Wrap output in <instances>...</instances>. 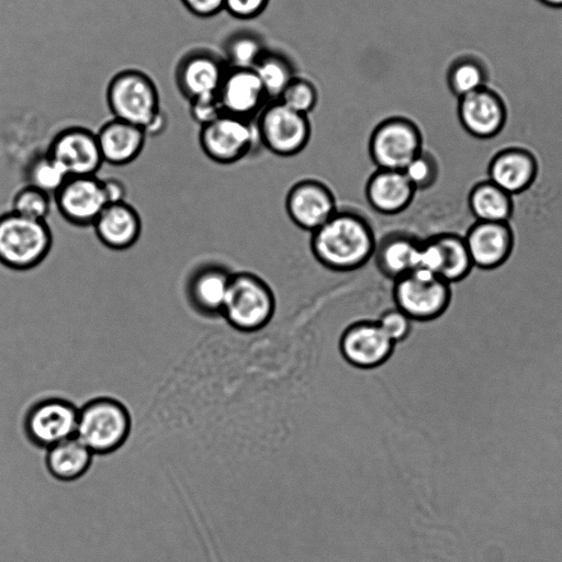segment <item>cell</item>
<instances>
[{
	"instance_id": "1",
	"label": "cell",
	"mask_w": 562,
	"mask_h": 562,
	"mask_svg": "<svg viewBox=\"0 0 562 562\" xmlns=\"http://www.w3.org/2000/svg\"><path fill=\"white\" fill-rule=\"evenodd\" d=\"M376 243L373 227L363 215L338 209L325 224L311 233L310 247L324 268L351 272L373 258Z\"/></svg>"
},
{
	"instance_id": "2",
	"label": "cell",
	"mask_w": 562,
	"mask_h": 562,
	"mask_svg": "<svg viewBox=\"0 0 562 562\" xmlns=\"http://www.w3.org/2000/svg\"><path fill=\"white\" fill-rule=\"evenodd\" d=\"M105 99L113 117L143 128L147 136L161 133L167 125L158 88L142 70L116 72L108 83Z\"/></svg>"
},
{
	"instance_id": "3",
	"label": "cell",
	"mask_w": 562,
	"mask_h": 562,
	"mask_svg": "<svg viewBox=\"0 0 562 562\" xmlns=\"http://www.w3.org/2000/svg\"><path fill=\"white\" fill-rule=\"evenodd\" d=\"M53 234L46 221L9 212L0 214V263L25 271L37 267L49 254Z\"/></svg>"
},
{
	"instance_id": "4",
	"label": "cell",
	"mask_w": 562,
	"mask_h": 562,
	"mask_svg": "<svg viewBox=\"0 0 562 562\" xmlns=\"http://www.w3.org/2000/svg\"><path fill=\"white\" fill-rule=\"evenodd\" d=\"M276 312L270 285L251 272L232 274L222 317L236 330L254 333L269 324Z\"/></svg>"
},
{
	"instance_id": "5",
	"label": "cell",
	"mask_w": 562,
	"mask_h": 562,
	"mask_svg": "<svg viewBox=\"0 0 562 562\" xmlns=\"http://www.w3.org/2000/svg\"><path fill=\"white\" fill-rule=\"evenodd\" d=\"M131 425L130 413L120 401L98 397L79 409L75 436L92 453L105 454L126 441Z\"/></svg>"
},
{
	"instance_id": "6",
	"label": "cell",
	"mask_w": 562,
	"mask_h": 562,
	"mask_svg": "<svg viewBox=\"0 0 562 562\" xmlns=\"http://www.w3.org/2000/svg\"><path fill=\"white\" fill-rule=\"evenodd\" d=\"M392 297L413 322H429L448 310L452 290L439 276L416 269L393 281Z\"/></svg>"
},
{
	"instance_id": "7",
	"label": "cell",
	"mask_w": 562,
	"mask_h": 562,
	"mask_svg": "<svg viewBox=\"0 0 562 562\" xmlns=\"http://www.w3.org/2000/svg\"><path fill=\"white\" fill-rule=\"evenodd\" d=\"M199 144L204 155L220 165H232L261 145L256 120L222 113L200 126Z\"/></svg>"
},
{
	"instance_id": "8",
	"label": "cell",
	"mask_w": 562,
	"mask_h": 562,
	"mask_svg": "<svg viewBox=\"0 0 562 562\" xmlns=\"http://www.w3.org/2000/svg\"><path fill=\"white\" fill-rule=\"evenodd\" d=\"M424 149L420 127L405 116L382 120L370 134L368 150L376 168L403 170Z\"/></svg>"
},
{
	"instance_id": "9",
	"label": "cell",
	"mask_w": 562,
	"mask_h": 562,
	"mask_svg": "<svg viewBox=\"0 0 562 562\" xmlns=\"http://www.w3.org/2000/svg\"><path fill=\"white\" fill-rule=\"evenodd\" d=\"M255 120L262 147L276 156H296L310 142L312 128L308 116L279 100L269 101Z\"/></svg>"
},
{
	"instance_id": "10",
	"label": "cell",
	"mask_w": 562,
	"mask_h": 562,
	"mask_svg": "<svg viewBox=\"0 0 562 562\" xmlns=\"http://www.w3.org/2000/svg\"><path fill=\"white\" fill-rule=\"evenodd\" d=\"M227 68L222 55L207 48H193L178 60L175 82L188 102L217 95Z\"/></svg>"
},
{
	"instance_id": "11",
	"label": "cell",
	"mask_w": 562,
	"mask_h": 562,
	"mask_svg": "<svg viewBox=\"0 0 562 562\" xmlns=\"http://www.w3.org/2000/svg\"><path fill=\"white\" fill-rule=\"evenodd\" d=\"M79 411L64 398L49 397L26 413L24 429L35 445L49 448L76 435Z\"/></svg>"
},
{
	"instance_id": "12",
	"label": "cell",
	"mask_w": 562,
	"mask_h": 562,
	"mask_svg": "<svg viewBox=\"0 0 562 562\" xmlns=\"http://www.w3.org/2000/svg\"><path fill=\"white\" fill-rule=\"evenodd\" d=\"M338 210L331 189L316 179L294 183L285 196V211L291 222L310 234L325 224Z\"/></svg>"
},
{
	"instance_id": "13",
	"label": "cell",
	"mask_w": 562,
	"mask_h": 562,
	"mask_svg": "<svg viewBox=\"0 0 562 562\" xmlns=\"http://www.w3.org/2000/svg\"><path fill=\"white\" fill-rule=\"evenodd\" d=\"M53 201L65 221L80 227L92 226L108 204L102 179L97 175L69 177Z\"/></svg>"
},
{
	"instance_id": "14",
	"label": "cell",
	"mask_w": 562,
	"mask_h": 562,
	"mask_svg": "<svg viewBox=\"0 0 562 562\" xmlns=\"http://www.w3.org/2000/svg\"><path fill=\"white\" fill-rule=\"evenodd\" d=\"M71 176L97 175L104 164L97 135L83 126H69L59 131L46 149Z\"/></svg>"
},
{
	"instance_id": "15",
	"label": "cell",
	"mask_w": 562,
	"mask_h": 562,
	"mask_svg": "<svg viewBox=\"0 0 562 562\" xmlns=\"http://www.w3.org/2000/svg\"><path fill=\"white\" fill-rule=\"evenodd\" d=\"M457 114L469 135L488 139L503 131L508 111L503 97L486 86L458 99Z\"/></svg>"
},
{
	"instance_id": "16",
	"label": "cell",
	"mask_w": 562,
	"mask_h": 562,
	"mask_svg": "<svg viewBox=\"0 0 562 562\" xmlns=\"http://www.w3.org/2000/svg\"><path fill=\"white\" fill-rule=\"evenodd\" d=\"M395 344L384 334L376 321H358L349 325L339 339L345 360L360 369H373L386 362Z\"/></svg>"
},
{
	"instance_id": "17",
	"label": "cell",
	"mask_w": 562,
	"mask_h": 562,
	"mask_svg": "<svg viewBox=\"0 0 562 562\" xmlns=\"http://www.w3.org/2000/svg\"><path fill=\"white\" fill-rule=\"evenodd\" d=\"M217 99L223 113L255 120L269 102L252 68H227Z\"/></svg>"
},
{
	"instance_id": "18",
	"label": "cell",
	"mask_w": 562,
	"mask_h": 562,
	"mask_svg": "<svg viewBox=\"0 0 562 562\" xmlns=\"http://www.w3.org/2000/svg\"><path fill=\"white\" fill-rule=\"evenodd\" d=\"M473 267L492 270L501 267L514 248L509 222H474L463 236Z\"/></svg>"
},
{
	"instance_id": "19",
	"label": "cell",
	"mask_w": 562,
	"mask_h": 562,
	"mask_svg": "<svg viewBox=\"0 0 562 562\" xmlns=\"http://www.w3.org/2000/svg\"><path fill=\"white\" fill-rule=\"evenodd\" d=\"M537 175L536 156L529 149L519 146L501 149L487 166V179L513 196L526 191Z\"/></svg>"
},
{
	"instance_id": "20",
	"label": "cell",
	"mask_w": 562,
	"mask_h": 562,
	"mask_svg": "<svg viewBox=\"0 0 562 562\" xmlns=\"http://www.w3.org/2000/svg\"><path fill=\"white\" fill-rule=\"evenodd\" d=\"M416 192L403 170L376 168L364 187L370 207L389 216L404 212L412 204Z\"/></svg>"
},
{
	"instance_id": "21",
	"label": "cell",
	"mask_w": 562,
	"mask_h": 562,
	"mask_svg": "<svg viewBox=\"0 0 562 562\" xmlns=\"http://www.w3.org/2000/svg\"><path fill=\"white\" fill-rule=\"evenodd\" d=\"M99 241L112 250L133 247L142 234V218L127 201L104 206L92 225Z\"/></svg>"
},
{
	"instance_id": "22",
	"label": "cell",
	"mask_w": 562,
	"mask_h": 562,
	"mask_svg": "<svg viewBox=\"0 0 562 562\" xmlns=\"http://www.w3.org/2000/svg\"><path fill=\"white\" fill-rule=\"evenodd\" d=\"M103 162L125 166L144 149L146 132L125 121L112 117L95 132Z\"/></svg>"
},
{
	"instance_id": "23",
	"label": "cell",
	"mask_w": 562,
	"mask_h": 562,
	"mask_svg": "<svg viewBox=\"0 0 562 562\" xmlns=\"http://www.w3.org/2000/svg\"><path fill=\"white\" fill-rule=\"evenodd\" d=\"M221 266H205L193 273L188 293L194 308L209 316H221L232 279Z\"/></svg>"
},
{
	"instance_id": "24",
	"label": "cell",
	"mask_w": 562,
	"mask_h": 562,
	"mask_svg": "<svg viewBox=\"0 0 562 562\" xmlns=\"http://www.w3.org/2000/svg\"><path fill=\"white\" fill-rule=\"evenodd\" d=\"M420 239L406 233H391L376 243L373 255L382 276L395 281L416 269Z\"/></svg>"
},
{
	"instance_id": "25",
	"label": "cell",
	"mask_w": 562,
	"mask_h": 562,
	"mask_svg": "<svg viewBox=\"0 0 562 562\" xmlns=\"http://www.w3.org/2000/svg\"><path fill=\"white\" fill-rule=\"evenodd\" d=\"M468 206L474 218L481 222H509L514 213L513 195L488 179L471 188Z\"/></svg>"
},
{
	"instance_id": "26",
	"label": "cell",
	"mask_w": 562,
	"mask_h": 562,
	"mask_svg": "<svg viewBox=\"0 0 562 562\" xmlns=\"http://www.w3.org/2000/svg\"><path fill=\"white\" fill-rule=\"evenodd\" d=\"M92 454L88 447L74 436L47 448L46 467L57 480L74 481L88 471Z\"/></svg>"
},
{
	"instance_id": "27",
	"label": "cell",
	"mask_w": 562,
	"mask_h": 562,
	"mask_svg": "<svg viewBox=\"0 0 562 562\" xmlns=\"http://www.w3.org/2000/svg\"><path fill=\"white\" fill-rule=\"evenodd\" d=\"M446 81L450 92L460 99L490 83L487 63L476 54L460 55L449 65Z\"/></svg>"
},
{
	"instance_id": "28",
	"label": "cell",
	"mask_w": 562,
	"mask_h": 562,
	"mask_svg": "<svg viewBox=\"0 0 562 562\" xmlns=\"http://www.w3.org/2000/svg\"><path fill=\"white\" fill-rule=\"evenodd\" d=\"M432 236L442 254V267L439 277L450 284L467 278L474 267L464 237L449 232Z\"/></svg>"
},
{
	"instance_id": "29",
	"label": "cell",
	"mask_w": 562,
	"mask_h": 562,
	"mask_svg": "<svg viewBox=\"0 0 562 562\" xmlns=\"http://www.w3.org/2000/svg\"><path fill=\"white\" fill-rule=\"evenodd\" d=\"M252 69L258 76L269 101L278 100L286 86L296 76L289 58L269 48Z\"/></svg>"
},
{
	"instance_id": "30",
	"label": "cell",
	"mask_w": 562,
	"mask_h": 562,
	"mask_svg": "<svg viewBox=\"0 0 562 562\" xmlns=\"http://www.w3.org/2000/svg\"><path fill=\"white\" fill-rule=\"evenodd\" d=\"M223 58L231 68H254L268 49L260 35L251 31H237L223 43Z\"/></svg>"
},
{
	"instance_id": "31",
	"label": "cell",
	"mask_w": 562,
	"mask_h": 562,
	"mask_svg": "<svg viewBox=\"0 0 562 562\" xmlns=\"http://www.w3.org/2000/svg\"><path fill=\"white\" fill-rule=\"evenodd\" d=\"M26 184L33 186L52 196L69 178L66 170L48 153L34 157L25 170Z\"/></svg>"
},
{
	"instance_id": "32",
	"label": "cell",
	"mask_w": 562,
	"mask_h": 562,
	"mask_svg": "<svg viewBox=\"0 0 562 562\" xmlns=\"http://www.w3.org/2000/svg\"><path fill=\"white\" fill-rule=\"evenodd\" d=\"M53 196L33 186L19 189L11 201V211L24 217L46 221L50 213Z\"/></svg>"
},
{
	"instance_id": "33",
	"label": "cell",
	"mask_w": 562,
	"mask_h": 562,
	"mask_svg": "<svg viewBox=\"0 0 562 562\" xmlns=\"http://www.w3.org/2000/svg\"><path fill=\"white\" fill-rule=\"evenodd\" d=\"M278 100L295 112L308 116L317 104L318 92L311 80L295 76Z\"/></svg>"
},
{
	"instance_id": "34",
	"label": "cell",
	"mask_w": 562,
	"mask_h": 562,
	"mask_svg": "<svg viewBox=\"0 0 562 562\" xmlns=\"http://www.w3.org/2000/svg\"><path fill=\"white\" fill-rule=\"evenodd\" d=\"M403 172L416 191H424L437 182L439 164L435 155L424 148L408 162Z\"/></svg>"
},
{
	"instance_id": "35",
	"label": "cell",
	"mask_w": 562,
	"mask_h": 562,
	"mask_svg": "<svg viewBox=\"0 0 562 562\" xmlns=\"http://www.w3.org/2000/svg\"><path fill=\"white\" fill-rule=\"evenodd\" d=\"M375 321L395 345L407 339L412 333L413 321L395 306L382 312Z\"/></svg>"
},
{
	"instance_id": "36",
	"label": "cell",
	"mask_w": 562,
	"mask_h": 562,
	"mask_svg": "<svg viewBox=\"0 0 562 562\" xmlns=\"http://www.w3.org/2000/svg\"><path fill=\"white\" fill-rule=\"evenodd\" d=\"M188 103L191 117L200 126L212 122L223 113L217 95L196 99Z\"/></svg>"
},
{
	"instance_id": "37",
	"label": "cell",
	"mask_w": 562,
	"mask_h": 562,
	"mask_svg": "<svg viewBox=\"0 0 562 562\" xmlns=\"http://www.w3.org/2000/svg\"><path fill=\"white\" fill-rule=\"evenodd\" d=\"M270 0H224V11L238 20H251L259 16Z\"/></svg>"
},
{
	"instance_id": "38",
	"label": "cell",
	"mask_w": 562,
	"mask_h": 562,
	"mask_svg": "<svg viewBox=\"0 0 562 562\" xmlns=\"http://www.w3.org/2000/svg\"><path fill=\"white\" fill-rule=\"evenodd\" d=\"M194 16L206 19L224 10V0H180Z\"/></svg>"
},
{
	"instance_id": "39",
	"label": "cell",
	"mask_w": 562,
	"mask_h": 562,
	"mask_svg": "<svg viewBox=\"0 0 562 562\" xmlns=\"http://www.w3.org/2000/svg\"><path fill=\"white\" fill-rule=\"evenodd\" d=\"M102 186L108 204L126 201L127 190L120 179L114 177L104 178L102 179Z\"/></svg>"
},
{
	"instance_id": "40",
	"label": "cell",
	"mask_w": 562,
	"mask_h": 562,
	"mask_svg": "<svg viewBox=\"0 0 562 562\" xmlns=\"http://www.w3.org/2000/svg\"><path fill=\"white\" fill-rule=\"evenodd\" d=\"M537 1L548 8L562 9V0H537Z\"/></svg>"
}]
</instances>
